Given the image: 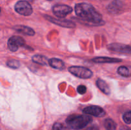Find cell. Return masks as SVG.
I'll return each instance as SVG.
<instances>
[{
  "label": "cell",
  "instance_id": "cell-12",
  "mask_svg": "<svg viewBox=\"0 0 131 130\" xmlns=\"http://www.w3.org/2000/svg\"><path fill=\"white\" fill-rule=\"evenodd\" d=\"M122 3L120 0H114L107 7V10L110 13L116 14L121 10L122 8Z\"/></svg>",
  "mask_w": 131,
  "mask_h": 130
},
{
  "label": "cell",
  "instance_id": "cell-2",
  "mask_svg": "<svg viewBox=\"0 0 131 130\" xmlns=\"http://www.w3.org/2000/svg\"><path fill=\"white\" fill-rule=\"evenodd\" d=\"M92 121V118L88 115H70L67 118L66 123L72 129L79 130L85 127Z\"/></svg>",
  "mask_w": 131,
  "mask_h": 130
},
{
  "label": "cell",
  "instance_id": "cell-19",
  "mask_svg": "<svg viewBox=\"0 0 131 130\" xmlns=\"http://www.w3.org/2000/svg\"><path fill=\"white\" fill-rule=\"evenodd\" d=\"M123 120L127 124H131V111H127L124 113Z\"/></svg>",
  "mask_w": 131,
  "mask_h": 130
},
{
  "label": "cell",
  "instance_id": "cell-9",
  "mask_svg": "<svg viewBox=\"0 0 131 130\" xmlns=\"http://www.w3.org/2000/svg\"><path fill=\"white\" fill-rule=\"evenodd\" d=\"M83 113L86 115H90L97 117H102L106 115V112L101 107L98 106H89L83 110Z\"/></svg>",
  "mask_w": 131,
  "mask_h": 130
},
{
  "label": "cell",
  "instance_id": "cell-16",
  "mask_svg": "<svg viewBox=\"0 0 131 130\" xmlns=\"http://www.w3.org/2000/svg\"><path fill=\"white\" fill-rule=\"evenodd\" d=\"M32 61L35 63L40 65H47L49 62V59L46 57L42 55H35L32 57Z\"/></svg>",
  "mask_w": 131,
  "mask_h": 130
},
{
  "label": "cell",
  "instance_id": "cell-20",
  "mask_svg": "<svg viewBox=\"0 0 131 130\" xmlns=\"http://www.w3.org/2000/svg\"><path fill=\"white\" fill-rule=\"evenodd\" d=\"M52 130H67V128L63 124L56 122L52 126Z\"/></svg>",
  "mask_w": 131,
  "mask_h": 130
},
{
  "label": "cell",
  "instance_id": "cell-8",
  "mask_svg": "<svg viewBox=\"0 0 131 130\" xmlns=\"http://www.w3.org/2000/svg\"><path fill=\"white\" fill-rule=\"evenodd\" d=\"M44 17L46 18L47 20L51 22L54 23V24H55L56 25H60V26L63 27V28H74L76 26L75 23H74V22L71 21V20H67V19H56V18L49 16V15H45Z\"/></svg>",
  "mask_w": 131,
  "mask_h": 130
},
{
  "label": "cell",
  "instance_id": "cell-22",
  "mask_svg": "<svg viewBox=\"0 0 131 130\" xmlns=\"http://www.w3.org/2000/svg\"><path fill=\"white\" fill-rule=\"evenodd\" d=\"M84 130H100V129L99 128L98 126H96V125H93V126H89V127H88L86 129Z\"/></svg>",
  "mask_w": 131,
  "mask_h": 130
},
{
  "label": "cell",
  "instance_id": "cell-13",
  "mask_svg": "<svg viewBox=\"0 0 131 130\" xmlns=\"http://www.w3.org/2000/svg\"><path fill=\"white\" fill-rule=\"evenodd\" d=\"M96 85H97V87L104 93V94H106V95H110L111 93V90L107 85V83L103 80L102 79H99L98 80L96 81Z\"/></svg>",
  "mask_w": 131,
  "mask_h": 130
},
{
  "label": "cell",
  "instance_id": "cell-24",
  "mask_svg": "<svg viewBox=\"0 0 131 130\" xmlns=\"http://www.w3.org/2000/svg\"><path fill=\"white\" fill-rule=\"evenodd\" d=\"M0 12H1V8H0Z\"/></svg>",
  "mask_w": 131,
  "mask_h": 130
},
{
  "label": "cell",
  "instance_id": "cell-14",
  "mask_svg": "<svg viewBox=\"0 0 131 130\" xmlns=\"http://www.w3.org/2000/svg\"><path fill=\"white\" fill-rule=\"evenodd\" d=\"M49 64L52 68L57 70H63L65 67V64L62 60L58 58H52L49 59Z\"/></svg>",
  "mask_w": 131,
  "mask_h": 130
},
{
  "label": "cell",
  "instance_id": "cell-17",
  "mask_svg": "<svg viewBox=\"0 0 131 130\" xmlns=\"http://www.w3.org/2000/svg\"><path fill=\"white\" fill-rule=\"evenodd\" d=\"M104 126L106 130H116V124L111 119H106L104 122Z\"/></svg>",
  "mask_w": 131,
  "mask_h": 130
},
{
  "label": "cell",
  "instance_id": "cell-21",
  "mask_svg": "<svg viewBox=\"0 0 131 130\" xmlns=\"http://www.w3.org/2000/svg\"><path fill=\"white\" fill-rule=\"evenodd\" d=\"M77 90H78V93L81 94H85L86 92V86L83 85H80L77 88Z\"/></svg>",
  "mask_w": 131,
  "mask_h": 130
},
{
  "label": "cell",
  "instance_id": "cell-15",
  "mask_svg": "<svg viewBox=\"0 0 131 130\" xmlns=\"http://www.w3.org/2000/svg\"><path fill=\"white\" fill-rule=\"evenodd\" d=\"M118 73L124 77L131 76V66H121L118 68Z\"/></svg>",
  "mask_w": 131,
  "mask_h": 130
},
{
  "label": "cell",
  "instance_id": "cell-23",
  "mask_svg": "<svg viewBox=\"0 0 131 130\" xmlns=\"http://www.w3.org/2000/svg\"><path fill=\"white\" fill-rule=\"evenodd\" d=\"M120 130H131V129L130 128H129L128 127H126V126H124V127H122L121 129H120Z\"/></svg>",
  "mask_w": 131,
  "mask_h": 130
},
{
  "label": "cell",
  "instance_id": "cell-6",
  "mask_svg": "<svg viewBox=\"0 0 131 130\" xmlns=\"http://www.w3.org/2000/svg\"><path fill=\"white\" fill-rule=\"evenodd\" d=\"M52 11L58 17L64 18L72 11V8L66 5H56L54 6Z\"/></svg>",
  "mask_w": 131,
  "mask_h": 130
},
{
  "label": "cell",
  "instance_id": "cell-3",
  "mask_svg": "<svg viewBox=\"0 0 131 130\" xmlns=\"http://www.w3.org/2000/svg\"><path fill=\"white\" fill-rule=\"evenodd\" d=\"M69 71L74 76L83 79H90L93 75L92 70L83 66H70L69 68Z\"/></svg>",
  "mask_w": 131,
  "mask_h": 130
},
{
  "label": "cell",
  "instance_id": "cell-11",
  "mask_svg": "<svg viewBox=\"0 0 131 130\" xmlns=\"http://www.w3.org/2000/svg\"><path fill=\"white\" fill-rule=\"evenodd\" d=\"M14 28L15 31H17L19 33L26 34V35L28 36H33L35 35V31L32 28L28 26H26V25H15Z\"/></svg>",
  "mask_w": 131,
  "mask_h": 130
},
{
  "label": "cell",
  "instance_id": "cell-1",
  "mask_svg": "<svg viewBox=\"0 0 131 130\" xmlns=\"http://www.w3.org/2000/svg\"><path fill=\"white\" fill-rule=\"evenodd\" d=\"M77 16L84 20L86 24L92 25H100L103 24L102 17L92 5L86 3L77 4L75 6Z\"/></svg>",
  "mask_w": 131,
  "mask_h": 130
},
{
  "label": "cell",
  "instance_id": "cell-4",
  "mask_svg": "<svg viewBox=\"0 0 131 130\" xmlns=\"http://www.w3.org/2000/svg\"><path fill=\"white\" fill-rule=\"evenodd\" d=\"M15 10L17 13L24 16H29L33 13V8L26 1H19L15 4Z\"/></svg>",
  "mask_w": 131,
  "mask_h": 130
},
{
  "label": "cell",
  "instance_id": "cell-5",
  "mask_svg": "<svg viewBox=\"0 0 131 130\" xmlns=\"http://www.w3.org/2000/svg\"><path fill=\"white\" fill-rule=\"evenodd\" d=\"M25 44V41L22 37L19 36H13L8 40V47L12 52H15L19 47Z\"/></svg>",
  "mask_w": 131,
  "mask_h": 130
},
{
  "label": "cell",
  "instance_id": "cell-18",
  "mask_svg": "<svg viewBox=\"0 0 131 130\" xmlns=\"http://www.w3.org/2000/svg\"><path fill=\"white\" fill-rule=\"evenodd\" d=\"M6 65H7L8 67L11 68L12 69H17L19 68V66H20V63H19V62L17 60L12 59L8 60V61L6 62Z\"/></svg>",
  "mask_w": 131,
  "mask_h": 130
},
{
  "label": "cell",
  "instance_id": "cell-7",
  "mask_svg": "<svg viewBox=\"0 0 131 130\" xmlns=\"http://www.w3.org/2000/svg\"><path fill=\"white\" fill-rule=\"evenodd\" d=\"M107 49L113 52L131 55V46L121 43H111L107 46Z\"/></svg>",
  "mask_w": 131,
  "mask_h": 130
},
{
  "label": "cell",
  "instance_id": "cell-10",
  "mask_svg": "<svg viewBox=\"0 0 131 130\" xmlns=\"http://www.w3.org/2000/svg\"><path fill=\"white\" fill-rule=\"evenodd\" d=\"M92 61L96 63H115V62H120L122 60L120 59L113 58L108 57H97L92 59Z\"/></svg>",
  "mask_w": 131,
  "mask_h": 130
}]
</instances>
